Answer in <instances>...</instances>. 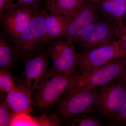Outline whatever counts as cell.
Segmentation results:
<instances>
[{"label": "cell", "mask_w": 126, "mask_h": 126, "mask_svg": "<svg viewBox=\"0 0 126 126\" xmlns=\"http://www.w3.org/2000/svg\"><path fill=\"white\" fill-rule=\"evenodd\" d=\"M47 12L46 10L37 14L19 36L11 39L18 59H24L26 62L44 48L46 34L45 18Z\"/></svg>", "instance_id": "obj_2"}, {"label": "cell", "mask_w": 126, "mask_h": 126, "mask_svg": "<svg viewBox=\"0 0 126 126\" xmlns=\"http://www.w3.org/2000/svg\"><path fill=\"white\" fill-rule=\"evenodd\" d=\"M42 0H10L7 9L15 6H25L33 8L38 12L47 10L41 6Z\"/></svg>", "instance_id": "obj_20"}, {"label": "cell", "mask_w": 126, "mask_h": 126, "mask_svg": "<svg viewBox=\"0 0 126 126\" xmlns=\"http://www.w3.org/2000/svg\"><path fill=\"white\" fill-rule=\"evenodd\" d=\"M63 125L61 120L54 113L33 117L29 114L11 113L10 126H59Z\"/></svg>", "instance_id": "obj_14"}, {"label": "cell", "mask_w": 126, "mask_h": 126, "mask_svg": "<svg viewBox=\"0 0 126 126\" xmlns=\"http://www.w3.org/2000/svg\"><path fill=\"white\" fill-rule=\"evenodd\" d=\"M44 49L26 61L24 70L18 80L17 86L22 87L32 94L42 82L48 70V61Z\"/></svg>", "instance_id": "obj_11"}, {"label": "cell", "mask_w": 126, "mask_h": 126, "mask_svg": "<svg viewBox=\"0 0 126 126\" xmlns=\"http://www.w3.org/2000/svg\"><path fill=\"white\" fill-rule=\"evenodd\" d=\"M39 13L29 6H15L0 16L1 26L11 38H16L26 29Z\"/></svg>", "instance_id": "obj_10"}, {"label": "cell", "mask_w": 126, "mask_h": 126, "mask_svg": "<svg viewBox=\"0 0 126 126\" xmlns=\"http://www.w3.org/2000/svg\"><path fill=\"white\" fill-rule=\"evenodd\" d=\"M119 79L126 84V67Z\"/></svg>", "instance_id": "obj_25"}, {"label": "cell", "mask_w": 126, "mask_h": 126, "mask_svg": "<svg viewBox=\"0 0 126 126\" xmlns=\"http://www.w3.org/2000/svg\"><path fill=\"white\" fill-rule=\"evenodd\" d=\"M126 67V56H125L87 73L76 75L65 92L79 89H92L109 83L119 79Z\"/></svg>", "instance_id": "obj_3"}, {"label": "cell", "mask_w": 126, "mask_h": 126, "mask_svg": "<svg viewBox=\"0 0 126 126\" xmlns=\"http://www.w3.org/2000/svg\"><path fill=\"white\" fill-rule=\"evenodd\" d=\"M46 54L52 60V68L56 72L76 75L78 70L79 53L69 41L58 40L50 43Z\"/></svg>", "instance_id": "obj_7"}, {"label": "cell", "mask_w": 126, "mask_h": 126, "mask_svg": "<svg viewBox=\"0 0 126 126\" xmlns=\"http://www.w3.org/2000/svg\"><path fill=\"white\" fill-rule=\"evenodd\" d=\"M126 56L118 39L87 52L79 53L76 75L87 73Z\"/></svg>", "instance_id": "obj_4"}, {"label": "cell", "mask_w": 126, "mask_h": 126, "mask_svg": "<svg viewBox=\"0 0 126 126\" xmlns=\"http://www.w3.org/2000/svg\"><path fill=\"white\" fill-rule=\"evenodd\" d=\"M32 96L28 90L17 86L16 89L7 94L4 100L9 110L12 112L30 114L33 111Z\"/></svg>", "instance_id": "obj_13"}, {"label": "cell", "mask_w": 126, "mask_h": 126, "mask_svg": "<svg viewBox=\"0 0 126 126\" xmlns=\"http://www.w3.org/2000/svg\"><path fill=\"white\" fill-rule=\"evenodd\" d=\"M119 34L114 23L101 16L86 27L75 45L87 52L118 39Z\"/></svg>", "instance_id": "obj_5"}, {"label": "cell", "mask_w": 126, "mask_h": 126, "mask_svg": "<svg viewBox=\"0 0 126 126\" xmlns=\"http://www.w3.org/2000/svg\"><path fill=\"white\" fill-rule=\"evenodd\" d=\"M10 0H0V16L7 10Z\"/></svg>", "instance_id": "obj_24"}, {"label": "cell", "mask_w": 126, "mask_h": 126, "mask_svg": "<svg viewBox=\"0 0 126 126\" xmlns=\"http://www.w3.org/2000/svg\"><path fill=\"white\" fill-rule=\"evenodd\" d=\"M18 60L15 47L10 36L4 32L0 33V68H12L14 62Z\"/></svg>", "instance_id": "obj_17"}, {"label": "cell", "mask_w": 126, "mask_h": 126, "mask_svg": "<svg viewBox=\"0 0 126 126\" xmlns=\"http://www.w3.org/2000/svg\"><path fill=\"white\" fill-rule=\"evenodd\" d=\"M12 73L7 69L0 70V91L2 94L8 93L17 88Z\"/></svg>", "instance_id": "obj_19"}, {"label": "cell", "mask_w": 126, "mask_h": 126, "mask_svg": "<svg viewBox=\"0 0 126 126\" xmlns=\"http://www.w3.org/2000/svg\"><path fill=\"white\" fill-rule=\"evenodd\" d=\"M124 17H125V20H126V12H125V15H124Z\"/></svg>", "instance_id": "obj_26"}, {"label": "cell", "mask_w": 126, "mask_h": 126, "mask_svg": "<svg viewBox=\"0 0 126 126\" xmlns=\"http://www.w3.org/2000/svg\"><path fill=\"white\" fill-rule=\"evenodd\" d=\"M92 2L103 18L114 23L119 33L123 28L126 0H87Z\"/></svg>", "instance_id": "obj_12"}, {"label": "cell", "mask_w": 126, "mask_h": 126, "mask_svg": "<svg viewBox=\"0 0 126 126\" xmlns=\"http://www.w3.org/2000/svg\"><path fill=\"white\" fill-rule=\"evenodd\" d=\"M66 126H103L101 121L94 115L82 114L69 119Z\"/></svg>", "instance_id": "obj_18"}, {"label": "cell", "mask_w": 126, "mask_h": 126, "mask_svg": "<svg viewBox=\"0 0 126 126\" xmlns=\"http://www.w3.org/2000/svg\"><path fill=\"white\" fill-rule=\"evenodd\" d=\"M101 16L95 5L86 0L72 16H65L63 38L74 45L86 27Z\"/></svg>", "instance_id": "obj_9"}, {"label": "cell", "mask_w": 126, "mask_h": 126, "mask_svg": "<svg viewBox=\"0 0 126 126\" xmlns=\"http://www.w3.org/2000/svg\"><path fill=\"white\" fill-rule=\"evenodd\" d=\"M110 119L119 124H126V99L119 110Z\"/></svg>", "instance_id": "obj_22"}, {"label": "cell", "mask_w": 126, "mask_h": 126, "mask_svg": "<svg viewBox=\"0 0 126 126\" xmlns=\"http://www.w3.org/2000/svg\"><path fill=\"white\" fill-rule=\"evenodd\" d=\"M126 99V84L113 80L97 89L96 107L102 117L110 119Z\"/></svg>", "instance_id": "obj_8"}, {"label": "cell", "mask_w": 126, "mask_h": 126, "mask_svg": "<svg viewBox=\"0 0 126 126\" xmlns=\"http://www.w3.org/2000/svg\"><path fill=\"white\" fill-rule=\"evenodd\" d=\"M4 99L0 102V126H10L11 113Z\"/></svg>", "instance_id": "obj_21"}, {"label": "cell", "mask_w": 126, "mask_h": 126, "mask_svg": "<svg viewBox=\"0 0 126 126\" xmlns=\"http://www.w3.org/2000/svg\"><path fill=\"white\" fill-rule=\"evenodd\" d=\"M97 89H79L65 92L57 106L59 114L64 121L94 111L96 107Z\"/></svg>", "instance_id": "obj_6"}, {"label": "cell", "mask_w": 126, "mask_h": 126, "mask_svg": "<svg viewBox=\"0 0 126 126\" xmlns=\"http://www.w3.org/2000/svg\"><path fill=\"white\" fill-rule=\"evenodd\" d=\"M65 20V16L63 15H50L48 12L46 14L45 25L46 34L44 41L45 45L53 39L63 37Z\"/></svg>", "instance_id": "obj_16"}, {"label": "cell", "mask_w": 126, "mask_h": 126, "mask_svg": "<svg viewBox=\"0 0 126 126\" xmlns=\"http://www.w3.org/2000/svg\"><path fill=\"white\" fill-rule=\"evenodd\" d=\"M118 39L126 56V24L119 32Z\"/></svg>", "instance_id": "obj_23"}, {"label": "cell", "mask_w": 126, "mask_h": 126, "mask_svg": "<svg viewBox=\"0 0 126 126\" xmlns=\"http://www.w3.org/2000/svg\"><path fill=\"white\" fill-rule=\"evenodd\" d=\"M76 75L62 73L48 68L42 82L32 97L33 105L42 112L49 111L65 92Z\"/></svg>", "instance_id": "obj_1"}, {"label": "cell", "mask_w": 126, "mask_h": 126, "mask_svg": "<svg viewBox=\"0 0 126 126\" xmlns=\"http://www.w3.org/2000/svg\"><path fill=\"white\" fill-rule=\"evenodd\" d=\"M86 0H45L46 9L50 15H61L68 18Z\"/></svg>", "instance_id": "obj_15"}]
</instances>
